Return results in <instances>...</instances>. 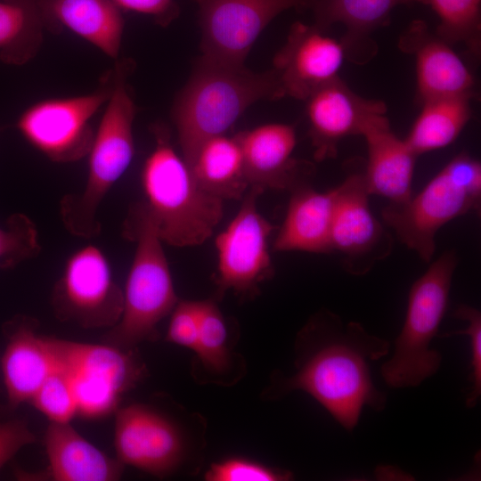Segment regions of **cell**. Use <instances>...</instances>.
Segmentation results:
<instances>
[{"mask_svg":"<svg viewBox=\"0 0 481 481\" xmlns=\"http://www.w3.org/2000/svg\"><path fill=\"white\" fill-rule=\"evenodd\" d=\"M298 342L297 370L282 380L280 392L307 393L347 431L365 406L375 412L386 407L387 395L375 386L371 365L389 354V341L325 311L307 324Z\"/></svg>","mask_w":481,"mask_h":481,"instance_id":"cell-1","label":"cell"},{"mask_svg":"<svg viewBox=\"0 0 481 481\" xmlns=\"http://www.w3.org/2000/svg\"><path fill=\"white\" fill-rule=\"evenodd\" d=\"M282 97L273 69L258 73L200 58L173 108L182 157L189 168L201 143L225 135L250 105Z\"/></svg>","mask_w":481,"mask_h":481,"instance_id":"cell-2","label":"cell"},{"mask_svg":"<svg viewBox=\"0 0 481 481\" xmlns=\"http://www.w3.org/2000/svg\"><path fill=\"white\" fill-rule=\"evenodd\" d=\"M155 147L145 159L142 203L162 242L176 248L205 242L223 217V200L198 185L169 134L155 126Z\"/></svg>","mask_w":481,"mask_h":481,"instance_id":"cell-3","label":"cell"},{"mask_svg":"<svg viewBox=\"0 0 481 481\" xmlns=\"http://www.w3.org/2000/svg\"><path fill=\"white\" fill-rule=\"evenodd\" d=\"M130 68L128 61H123L111 71L110 95L88 153V174L83 191L61 200V221L77 237L90 239L100 233L98 208L135 154L133 123L136 109L126 83Z\"/></svg>","mask_w":481,"mask_h":481,"instance_id":"cell-4","label":"cell"},{"mask_svg":"<svg viewBox=\"0 0 481 481\" xmlns=\"http://www.w3.org/2000/svg\"><path fill=\"white\" fill-rule=\"evenodd\" d=\"M123 234L136 248L123 290L120 319L104 334L103 341L133 349L141 342L157 338L158 324L171 314L178 300L162 241L142 203L129 211Z\"/></svg>","mask_w":481,"mask_h":481,"instance_id":"cell-5","label":"cell"},{"mask_svg":"<svg viewBox=\"0 0 481 481\" xmlns=\"http://www.w3.org/2000/svg\"><path fill=\"white\" fill-rule=\"evenodd\" d=\"M481 205V165L465 152L451 159L416 195L382 209L385 224L425 263L436 251V236L449 222Z\"/></svg>","mask_w":481,"mask_h":481,"instance_id":"cell-6","label":"cell"},{"mask_svg":"<svg viewBox=\"0 0 481 481\" xmlns=\"http://www.w3.org/2000/svg\"><path fill=\"white\" fill-rule=\"evenodd\" d=\"M456 252L446 250L412 285L404 325L392 356L380 373L388 387H415L439 369L442 356L431 347L449 305Z\"/></svg>","mask_w":481,"mask_h":481,"instance_id":"cell-7","label":"cell"},{"mask_svg":"<svg viewBox=\"0 0 481 481\" xmlns=\"http://www.w3.org/2000/svg\"><path fill=\"white\" fill-rule=\"evenodd\" d=\"M56 361L69 374L78 413L105 418L118 408L121 396L143 377L145 368L133 349L46 337Z\"/></svg>","mask_w":481,"mask_h":481,"instance_id":"cell-8","label":"cell"},{"mask_svg":"<svg viewBox=\"0 0 481 481\" xmlns=\"http://www.w3.org/2000/svg\"><path fill=\"white\" fill-rule=\"evenodd\" d=\"M123 290L100 249L87 245L67 260L51 304L55 317L84 329L112 328L123 311Z\"/></svg>","mask_w":481,"mask_h":481,"instance_id":"cell-9","label":"cell"},{"mask_svg":"<svg viewBox=\"0 0 481 481\" xmlns=\"http://www.w3.org/2000/svg\"><path fill=\"white\" fill-rule=\"evenodd\" d=\"M111 71L95 92L81 96L48 99L31 105L16 127L26 141L50 160L69 163L88 155L94 133L90 121L107 102Z\"/></svg>","mask_w":481,"mask_h":481,"instance_id":"cell-10","label":"cell"},{"mask_svg":"<svg viewBox=\"0 0 481 481\" xmlns=\"http://www.w3.org/2000/svg\"><path fill=\"white\" fill-rule=\"evenodd\" d=\"M363 167L364 162L355 161L342 183L333 188L331 249L341 255L343 269L355 276L366 274L388 257L394 244L390 232L371 209Z\"/></svg>","mask_w":481,"mask_h":481,"instance_id":"cell-11","label":"cell"},{"mask_svg":"<svg viewBox=\"0 0 481 481\" xmlns=\"http://www.w3.org/2000/svg\"><path fill=\"white\" fill-rule=\"evenodd\" d=\"M199 8L201 59L244 66L253 44L281 12L308 9L311 0H192Z\"/></svg>","mask_w":481,"mask_h":481,"instance_id":"cell-12","label":"cell"},{"mask_svg":"<svg viewBox=\"0 0 481 481\" xmlns=\"http://www.w3.org/2000/svg\"><path fill=\"white\" fill-rule=\"evenodd\" d=\"M262 192L257 187L249 188L237 214L216 239L220 292H254L273 273L268 248L273 225L257 208Z\"/></svg>","mask_w":481,"mask_h":481,"instance_id":"cell-13","label":"cell"},{"mask_svg":"<svg viewBox=\"0 0 481 481\" xmlns=\"http://www.w3.org/2000/svg\"><path fill=\"white\" fill-rule=\"evenodd\" d=\"M114 446L122 464L158 477L175 470L184 455L183 437L176 425L140 404L115 412Z\"/></svg>","mask_w":481,"mask_h":481,"instance_id":"cell-14","label":"cell"},{"mask_svg":"<svg viewBox=\"0 0 481 481\" xmlns=\"http://www.w3.org/2000/svg\"><path fill=\"white\" fill-rule=\"evenodd\" d=\"M340 41L315 25L297 21L273 59L283 96L305 101L314 91L336 78L344 60Z\"/></svg>","mask_w":481,"mask_h":481,"instance_id":"cell-15","label":"cell"},{"mask_svg":"<svg viewBox=\"0 0 481 481\" xmlns=\"http://www.w3.org/2000/svg\"><path fill=\"white\" fill-rule=\"evenodd\" d=\"M399 49L415 58L417 96L421 103L441 97L477 95L475 78L453 51L452 45L441 38L420 20H413L402 33Z\"/></svg>","mask_w":481,"mask_h":481,"instance_id":"cell-16","label":"cell"},{"mask_svg":"<svg viewBox=\"0 0 481 481\" xmlns=\"http://www.w3.org/2000/svg\"><path fill=\"white\" fill-rule=\"evenodd\" d=\"M305 101L317 161L335 158L342 139L359 135L371 115L387 111L383 102L356 94L338 77L317 88Z\"/></svg>","mask_w":481,"mask_h":481,"instance_id":"cell-17","label":"cell"},{"mask_svg":"<svg viewBox=\"0 0 481 481\" xmlns=\"http://www.w3.org/2000/svg\"><path fill=\"white\" fill-rule=\"evenodd\" d=\"M249 187L291 190L306 182L312 166L292 158L297 137L288 124L271 123L236 135Z\"/></svg>","mask_w":481,"mask_h":481,"instance_id":"cell-18","label":"cell"},{"mask_svg":"<svg viewBox=\"0 0 481 481\" xmlns=\"http://www.w3.org/2000/svg\"><path fill=\"white\" fill-rule=\"evenodd\" d=\"M37 321L17 314L3 325L6 344L1 368L7 395V407L12 411L29 403L38 387L57 363L46 337L37 333Z\"/></svg>","mask_w":481,"mask_h":481,"instance_id":"cell-19","label":"cell"},{"mask_svg":"<svg viewBox=\"0 0 481 481\" xmlns=\"http://www.w3.org/2000/svg\"><path fill=\"white\" fill-rule=\"evenodd\" d=\"M385 114L371 115L360 130L359 135L365 139L368 151L363 175L370 195H378L391 204H399L412 195L418 156L404 139H400L391 130Z\"/></svg>","mask_w":481,"mask_h":481,"instance_id":"cell-20","label":"cell"},{"mask_svg":"<svg viewBox=\"0 0 481 481\" xmlns=\"http://www.w3.org/2000/svg\"><path fill=\"white\" fill-rule=\"evenodd\" d=\"M418 0H311L308 9L314 16V24L322 30L334 23H342L346 33L340 41L346 58L363 64L377 53L371 37L377 29L388 23L390 13L398 5Z\"/></svg>","mask_w":481,"mask_h":481,"instance_id":"cell-21","label":"cell"},{"mask_svg":"<svg viewBox=\"0 0 481 481\" xmlns=\"http://www.w3.org/2000/svg\"><path fill=\"white\" fill-rule=\"evenodd\" d=\"M44 444L48 459L46 479L115 481L122 477L125 465L87 441L69 422L50 421Z\"/></svg>","mask_w":481,"mask_h":481,"instance_id":"cell-22","label":"cell"},{"mask_svg":"<svg viewBox=\"0 0 481 481\" xmlns=\"http://www.w3.org/2000/svg\"><path fill=\"white\" fill-rule=\"evenodd\" d=\"M290 191L291 197L273 250L331 253L334 189L320 192L304 182Z\"/></svg>","mask_w":481,"mask_h":481,"instance_id":"cell-23","label":"cell"},{"mask_svg":"<svg viewBox=\"0 0 481 481\" xmlns=\"http://www.w3.org/2000/svg\"><path fill=\"white\" fill-rule=\"evenodd\" d=\"M45 25H61L111 58L119 53L124 20L110 0H38Z\"/></svg>","mask_w":481,"mask_h":481,"instance_id":"cell-24","label":"cell"},{"mask_svg":"<svg viewBox=\"0 0 481 481\" xmlns=\"http://www.w3.org/2000/svg\"><path fill=\"white\" fill-rule=\"evenodd\" d=\"M190 170L200 187L223 200L242 199L249 188L236 136L221 135L206 140Z\"/></svg>","mask_w":481,"mask_h":481,"instance_id":"cell-25","label":"cell"},{"mask_svg":"<svg viewBox=\"0 0 481 481\" xmlns=\"http://www.w3.org/2000/svg\"><path fill=\"white\" fill-rule=\"evenodd\" d=\"M470 98L441 97L421 102V111L404 139L417 155L452 143L471 115Z\"/></svg>","mask_w":481,"mask_h":481,"instance_id":"cell-26","label":"cell"},{"mask_svg":"<svg viewBox=\"0 0 481 481\" xmlns=\"http://www.w3.org/2000/svg\"><path fill=\"white\" fill-rule=\"evenodd\" d=\"M45 25L38 0H0V60L13 65L37 52Z\"/></svg>","mask_w":481,"mask_h":481,"instance_id":"cell-27","label":"cell"},{"mask_svg":"<svg viewBox=\"0 0 481 481\" xmlns=\"http://www.w3.org/2000/svg\"><path fill=\"white\" fill-rule=\"evenodd\" d=\"M429 5L438 17L436 33L450 45L463 44L479 58L481 53L480 0H418Z\"/></svg>","mask_w":481,"mask_h":481,"instance_id":"cell-28","label":"cell"},{"mask_svg":"<svg viewBox=\"0 0 481 481\" xmlns=\"http://www.w3.org/2000/svg\"><path fill=\"white\" fill-rule=\"evenodd\" d=\"M200 328L195 349L204 366L216 373L229 365L226 326L218 306L212 300L199 301Z\"/></svg>","mask_w":481,"mask_h":481,"instance_id":"cell-29","label":"cell"},{"mask_svg":"<svg viewBox=\"0 0 481 481\" xmlns=\"http://www.w3.org/2000/svg\"><path fill=\"white\" fill-rule=\"evenodd\" d=\"M29 403L49 421L70 422L77 415V404L67 371L57 364Z\"/></svg>","mask_w":481,"mask_h":481,"instance_id":"cell-30","label":"cell"},{"mask_svg":"<svg viewBox=\"0 0 481 481\" xmlns=\"http://www.w3.org/2000/svg\"><path fill=\"white\" fill-rule=\"evenodd\" d=\"M41 245L33 221L25 214H12L0 227V268L12 269L39 255Z\"/></svg>","mask_w":481,"mask_h":481,"instance_id":"cell-31","label":"cell"},{"mask_svg":"<svg viewBox=\"0 0 481 481\" xmlns=\"http://www.w3.org/2000/svg\"><path fill=\"white\" fill-rule=\"evenodd\" d=\"M209 481H286L291 472L245 458H229L212 463L205 475Z\"/></svg>","mask_w":481,"mask_h":481,"instance_id":"cell-32","label":"cell"},{"mask_svg":"<svg viewBox=\"0 0 481 481\" xmlns=\"http://www.w3.org/2000/svg\"><path fill=\"white\" fill-rule=\"evenodd\" d=\"M453 316L465 321V330L451 331L444 337L465 335L469 338L470 344V387L466 396V405L473 408L481 394V313L478 309L469 305H460L453 312Z\"/></svg>","mask_w":481,"mask_h":481,"instance_id":"cell-33","label":"cell"},{"mask_svg":"<svg viewBox=\"0 0 481 481\" xmlns=\"http://www.w3.org/2000/svg\"><path fill=\"white\" fill-rule=\"evenodd\" d=\"M199 328V301H177L171 312L167 340L195 351Z\"/></svg>","mask_w":481,"mask_h":481,"instance_id":"cell-34","label":"cell"},{"mask_svg":"<svg viewBox=\"0 0 481 481\" xmlns=\"http://www.w3.org/2000/svg\"><path fill=\"white\" fill-rule=\"evenodd\" d=\"M26 420L0 416V469L24 446L36 442Z\"/></svg>","mask_w":481,"mask_h":481,"instance_id":"cell-35","label":"cell"},{"mask_svg":"<svg viewBox=\"0 0 481 481\" xmlns=\"http://www.w3.org/2000/svg\"><path fill=\"white\" fill-rule=\"evenodd\" d=\"M118 8L151 15L161 26L168 25L179 13L176 0H110Z\"/></svg>","mask_w":481,"mask_h":481,"instance_id":"cell-36","label":"cell"},{"mask_svg":"<svg viewBox=\"0 0 481 481\" xmlns=\"http://www.w3.org/2000/svg\"><path fill=\"white\" fill-rule=\"evenodd\" d=\"M1 130V129H0Z\"/></svg>","mask_w":481,"mask_h":481,"instance_id":"cell-37","label":"cell"}]
</instances>
